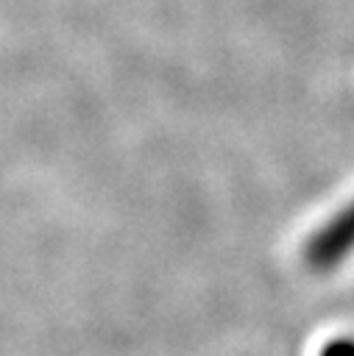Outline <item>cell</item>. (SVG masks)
<instances>
[{"label": "cell", "mask_w": 354, "mask_h": 356, "mask_svg": "<svg viewBox=\"0 0 354 356\" xmlns=\"http://www.w3.org/2000/svg\"><path fill=\"white\" fill-rule=\"evenodd\" d=\"M354 250V200L340 209L323 228L312 234L304 248V259L312 270L326 273Z\"/></svg>", "instance_id": "obj_1"}, {"label": "cell", "mask_w": 354, "mask_h": 356, "mask_svg": "<svg viewBox=\"0 0 354 356\" xmlns=\"http://www.w3.org/2000/svg\"><path fill=\"white\" fill-rule=\"evenodd\" d=\"M321 356H354V339H332L329 345L321 348Z\"/></svg>", "instance_id": "obj_2"}]
</instances>
